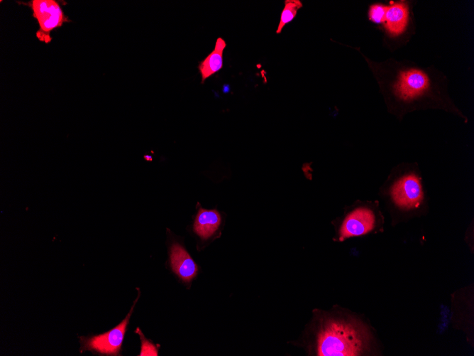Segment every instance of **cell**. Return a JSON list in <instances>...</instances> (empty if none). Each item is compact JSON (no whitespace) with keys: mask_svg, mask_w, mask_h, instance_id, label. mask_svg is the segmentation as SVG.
<instances>
[{"mask_svg":"<svg viewBox=\"0 0 474 356\" xmlns=\"http://www.w3.org/2000/svg\"><path fill=\"white\" fill-rule=\"evenodd\" d=\"M390 82V87L384 88V95L389 112L395 117L402 119L414 110L439 109L467 121L450 98L436 91L430 76L424 70L402 68L391 76Z\"/></svg>","mask_w":474,"mask_h":356,"instance_id":"cell-1","label":"cell"},{"mask_svg":"<svg viewBox=\"0 0 474 356\" xmlns=\"http://www.w3.org/2000/svg\"><path fill=\"white\" fill-rule=\"evenodd\" d=\"M370 340L368 330L357 320L327 317L318 330L316 355H361L368 350Z\"/></svg>","mask_w":474,"mask_h":356,"instance_id":"cell-2","label":"cell"},{"mask_svg":"<svg viewBox=\"0 0 474 356\" xmlns=\"http://www.w3.org/2000/svg\"><path fill=\"white\" fill-rule=\"evenodd\" d=\"M424 183L417 163L394 166L380 188L381 194L399 210H419L425 201Z\"/></svg>","mask_w":474,"mask_h":356,"instance_id":"cell-3","label":"cell"},{"mask_svg":"<svg viewBox=\"0 0 474 356\" xmlns=\"http://www.w3.org/2000/svg\"><path fill=\"white\" fill-rule=\"evenodd\" d=\"M27 4L38 23L39 28L36 32V37L41 42L50 43L52 40L50 33L69 21L60 3L57 1L32 0Z\"/></svg>","mask_w":474,"mask_h":356,"instance_id":"cell-4","label":"cell"},{"mask_svg":"<svg viewBox=\"0 0 474 356\" xmlns=\"http://www.w3.org/2000/svg\"><path fill=\"white\" fill-rule=\"evenodd\" d=\"M140 293L138 291V297L129 313L118 325L101 334L89 337H80V352L90 350L100 355H119L127 326Z\"/></svg>","mask_w":474,"mask_h":356,"instance_id":"cell-5","label":"cell"},{"mask_svg":"<svg viewBox=\"0 0 474 356\" xmlns=\"http://www.w3.org/2000/svg\"><path fill=\"white\" fill-rule=\"evenodd\" d=\"M370 205H360L349 212L343 218L338 230V239L367 234L374 230L378 218Z\"/></svg>","mask_w":474,"mask_h":356,"instance_id":"cell-6","label":"cell"},{"mask_svg":"<svg viewBox=\"0 0 474 356\" xmlns=\"http://www.w3.org/2000/svg\"><path fill=\"white\" fill-rule=\"evenodd\" d=\"M172 271L184 282H189L197 275L198 266L187 250L179 243H174L170 251Z\"/></svg>","mask_w":474,"mask_h":356,"instance_id":"cell-7","label":"cell"},{"mask_svg":"<svg viewBox=\"0 0 474 356\" xmlns=\"http://www.w3.org/2000/svg\"><path fill=\"white\" fill-rule=\"evenodd\" d=\"M409 18L407 4L404 2H394L387 6L384 27L391 36L402 34L407 28Z\"/></svg>","mask_w":474,"mask_h":356,"instance_id":"cell-8","label":"cell"},{"mask_svg":"<svg viewBox=\"0 0 474 356\" xmlns=\"http://www.w3.org/2000/svg\"><path fill=\"white\" fill-rule=\"evenodd\" d=\"M226 47L224 38H217L214 50L198 65V69L202 77V84L204 81L219 71L223 67V53Z\"/></svg>","mask_w":474,"mask_h":356,"instance_id":"cell-9","label":"cell"},{"mask_svg":"<svg viewBox=\"0 0 474 356\" xmlns=\"http://www.w3.org/2000/svg\"><path fill=\"white\" fill-rule=\"evenodd\" d=\"M221 224V216L216 210L199 207L194 223V231L202 239L211 237Z\"/></svg>","mask_w":474,"mask_h":356,"instance_id":"cell-10","label":"cell"},{"mask_svg":"<svg viewBox=\"0 0 474 356\" xmlns=\"http://www.w3.org/2000/svg\"><path fill=\"white\" fill-rule=\"evenodd\" d=\"M284 4L276 30L277 34L280 33L285 26L296 17L297 11L303 6L302 1L299 0H285Z\"/></svg>","mask_w":474,"mask_h":356,"instance_id":"cell-11","label":"cell"},{"mask_svg":"<svg viewBox=\"0 0 474 356\" xmlns=\"http://www.w3.org/2000/svg\"><path fill=\"white\" fill-rule=\"evenodd\" d=\"M386 10V5L382 4H372L370 6L368 12L369 20L374 23L383 25Z\"/></svg>","mask_w":474,"mask_h":356,"instance_id":"cell-12","label":"cell"},{"mask_svg":"<svg viewBox=\"0 0 474 356\" xmlns=\"http://www.w3.org/2000/svg\"><path fill=\"white\" fill-rule=\"evenodd\" d=\"M136 333L140 335V339L141 341V350L139 355L157 356L158 354V350L157 349L156 346L145 338L141 330L138 328L136 329Z\"/></svg>","mask_w":474,"mask_h":356,"instance_id":"cell-13","label":"cell"}]
</instances>
